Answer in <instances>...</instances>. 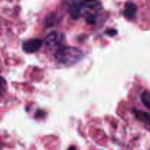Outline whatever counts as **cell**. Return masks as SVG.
<instances>
[{"mask_svg": "<svg viewBox=\"0 0 150 150\" xmlns=\"http://www.w3.org/2000/svg\"><path fill=\"white\" fill-rule=\"evenodd\" d=\"M83 54L81 50L75 47H59L54 53V56L59 63L65 65H72L81 59Z\"/></svg>", "mask_w": 150, "mask_h": 150, "instance_id": "1", "label": "cell"}, {"mask_svg": "<svg viewBox=\"0 0 150 150\" xmlns=\"http://www.w3.org/2000/svg\"><path fill=\"white\" fill-rule=\"evenodd\" d=\"M81 13L84 16L86 23L95 24L97 16L102 9L101 3L98 0H82L79 2Z\"/></svg>", "mask_w": 150, "mask_h": 150, "instance_id": "2", "label": "cell"}, {"mask_svg": "<svg viewBox=\"0 0 150 150\" xmlns=\"http://www.w3.org/2000/svg\"><path fill=\"white\" fill-rule=\"evenodd\" d=\"M62 35L57 32H54L47 36L45 42L48 47L51 48H56V50L59 47L62 46Z\"/></svg>", "mask_w": 150, "mask_h": 150, "instance_id": "3", "label": "cell"}, {"mask_svg": "<svg viewBox=\"0 0 150 150\" xmlns=\"http://www.w3.org/2000/svg\"><path fill=\"white\" fill-rule=\"evenodd\" d=\"M42 45V40L38 38L25 41L22 45V49L26 53H34L40 49Z\"/></svg>", "mask_w": 150, "mask_h": 150, "instance_id": "4", "label": "cell"}, {"mask_svg": "<svg viewBox=\"0 0 150 150\" xmlns=\"http://www.w3.org/2000/svg\"><path fill=\"white\" fill-rule=\"evenodd\" d=\"M136 13H137V7L136 4L130 1L126 3L125 10L123 11L125 18L128 20H133L136 18Z\"/></svg>", "mask_w": 150, "mask_h": 150, "instance_id": "5", "label": "cell"}, {"mask_svg": "<svg viewBox=\"0 0 150 150\" xmlns=\"http://www.w3.org/2000/svg\"><path fill=\"white\" fill-rule=\"evenodd\" d=\"M134 113L136 118L139 121L143 122L146 125V127L149 128V130H150V114L142 111H137V110H135Z\"/></svg>", "mask_w": 150, "mask_h": 150, "instance_id": "6", "label": "cell"}, {"mask_svg": "<svg viewBox=\"0 0 150 150\" xmlns=\"http://www.w3.org/2000/svg\"><path fill=\"white\" fill-rule=\"evenodd\" d=\"M69 13H70V17L73 19H78L81 16L79 2L74 1V2H72L70 4V7H69Z\"/></svg>", "mask_w": 150, "mask_h": 150, "instance_id": "7", "label": "cell"}, {"mask_svg": "<svg viewBox=\"0 0 150 150\" xmlns=\"http://www.w3.org/2000/svg\"><path fill=\"white\" fill-rule=\"evenodd\" d=\"M141 99H142V102L143 103L144 105L146 108L150 110V92L148 91H144V92H142V95H141Z\"/></svg>", "mask_w": 150, "mask_h": 150, "instance_id": "8", "label": "cell"}, {"mask_svg": "<svg viewBox=\"0 0 150 150\" xmlns=\"http://www.w3.org/2000/svg\"><path fill=\"white\" fill-rule=\"evenodd\" d=\"M69 150H76V149H75L74 146H71V147L69 148Z\"/></svg>", "mask_w": 150, "mask_h": 150, "instance_id": "9", "label": "cell"}]
</instances>
